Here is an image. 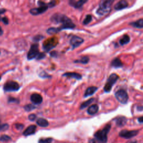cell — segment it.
<instances>
[{
    "label": "cell",
    "instance_id": "ee69618b",
    "mask_svg": "<svg viewBox=\"0 0 143 143\" xmlns=\"http://www.w3.org/2000/svg\"><path fill=\"white\" fill-rule=\"evenodd\" d=\"M130 143H137V142L136 141H132V142H131Z\"/></svg>",
    "mask_w": 143,
    "mask_h": 143
},
{
    "label": "cell",
    "instance_id": "f546056e",
    "mask_svg": "<svg viewBox=\"0 0 143 143\" xmlns=\"http://www.w3.org/2000/svg\"><path fill=\"white\" fill-rule=\"evenodd\" d=\"M11 140V137L7 135H3L0 137V141L2 142H7Z\"/></svg>",
    "mask_w": 143,
    "mask_h": 143
},
{
    "label": "cell",
    "instance_id": "3957f363",
    "mask_svg": "<svg viewBox=\"0 0 143 143\" xmlns=\"http://www.w3.org/2000/svg\"><path fill=\"white\" fill-rule=\"evenodd\" d=\"M110 124H107L105 128L100 130H98L94 134V137L99 143H106L107 141V134H109L111 129Z\"/></svg>",
    "mask_w": 143,
    "mask_h": 143
},
{
    "label": "cell",
    "instance_id": "44dd1931",
    "mask_svg": "<svg viewBox=\"0 0 143 143\" xmlns=\"http://www.w3.org/2000/svg\"><path fill=\"white\" fill-rule=\"evenodd\" d=\"M129 24L132 26L134 27H135V28H138V29H142L143 27V19H140L138 20L132 22L130 23Z\"/></svg>",
    "mask_w": 143,
    "mask_h": 143
},
{
    "label": "cell",
    "instance_id": "6da1fadb",
    "mask_svg": "<svg viewBox=\"0 0 143 143\" xmlns=\"http://www.w3.org/2000/svg\"><path fill=\"white\" fill-rule=\"evenodd\" d=\"M50 21L54 23H61L62 25L58 27H50L49 32L51 35H54L62 30L73 29L75 27V25L72 20L67 17L66 15L62 14H55L51 16Z\"/></svg>",
    "mask_w": 143,
    "mask_h": 143
},
{
    "label": "cell",
    "instance_id": "30bf717a",
    "mask_svg": "<svg viewBox=\"0 0 143 143\" xmlns=\"http://www.w3.org/2000/svg\"><path fill=\"white\" fill-rule=\"evenodd\" d=\"M83 43H84V39L78 36H73L70 40V44L72 46V49L78 47Z\"/></svg>",
    "mask_w": 143,
    "mask_h": 143
},
{
    "label": "cell",
    "instance_id": "f35d334b",
    "mask_svg": "<svg viewBox=\"0 0 143 143\" xmlns=\"http://www.w3.org/2000/svg\"><path fill=\"white\" fill-rule=\"evenodd\" d=\"M2 21H3V22L5 23L6 25H7L8 23H9V19H7V17H4L2 19Z\"/></svg>",
    "mask_w": 143,
    "mask_h": 143
},
{
    "label": "cell",
    "instance_id": "1f68e13d",
    "mask_svg": "<svg viewBox=\"0 0 143 143\" xmlns=\"http://www.w3.org/2000/svg\"><path fill=\"white\" fill-rule=\"evenodd\" d=\"M9 125L7 124H0V131H6L9 129Z\"/></svg>",
    "mask_w": 143,
    "mask_h": 143
},
{
    "label": "cell",
    "instance_id": "277c9868",
    "mask_svg": "<svg viewBox=\"0 0 143 143\" xmlns=\"http://www.w3.org/2000/svg\"><path fill=\"white\" fill-rule=\"evenodd\" d=\"M119 76L116 73L111 74L107 80V82L104 86V91L106 93H109L111 92L114 85L116 83Z\"/></svg>",
    "mask_w": 143,
    "mask_h": 143
},
{
    "label": "cell",
    "instance_id": "7bdbcfd3",
    "mask_svg": "<svg viewBox=\"0 0 143 143\" xmlns=\"http://www.w3.org/2000/svg\"><path fill=\"white\" fill-rule=\"evenodd\" d=\"M3 30L2 29L1 27L0 26V36L2 35L3 34Z\"/></svg>",
    "mask_w": 143,
    "mask_h": 143
},
{
    "label": "cell",
    "instance_id": "d6986e66",
    "mask_svg": "<svg viewBox=\"0 0 143 143\" xmlns=\"http://www.w3.org/2000/svg\"><path fill=\"white\" fill-rule=\"evenodd\" d=\"M111 66L115 68H122L123 67V63L120 59L118 58H115L111 62Z\"/></svg>",
    "mask_w": 143,
    "mask_h": 143
},
{
    "label": "cell",
    "instance_id": "8fae6325",
    "mask_svg": "<svg viewBox=\"0 0 143 143\" xmlns=\"http://www.w3.org/2000/svg\"><path fill=\"white\" fill-rule=\"evenodd\" d=\"M47 9H48V7L47 6V3L45 5L39 6L38 8H33V9H31L30 10V13L34 16H37L40 14H41L44 13L46 12Z\"/></svg>",
    "mask_w": 143,
    "mask_h": 143
},
{
    "label": "cell",
    "instance_id": "7a4b0ae2",
    "mask_svg": "<svg viewBox=\"0 0 143 143\" xmlns=\"http://www.w3.org/2000/svg\"><path fill=\"white\" fill-rule=\"evenodd\" d=\"M114 1L111 0H106V1H101L99 7L96 11L97 15L100 16H104L108 14L111 11V6H112Z\"/></svg>",
    "mask_w": 143,
    "mask_h": 143
},
{
    "label": "cell",
    "instance_id": "60d3db41",
    "mask_svg": "<svg viewBox=\"0 0 143 143\" xmlns=\"http://www.w3.org/2000/svg\"><path fill=\"white\" fill-rule=\"evenodd\" d=\"M6 10L4 9H0V15L3 14L4 13H5Z\"/></svg>",
    "mask_w": 143,
    "mask_h": 143
},
{
    "label": "cell",
    "instance_id": "7c38bea8",
    "mask_svg": "<svg viewBox=\"0 0 143 143\" xmlns=\"http://www.w3.org/2000/svg\"><path fill=\"white\" fill-rule=\"evenodd\" d=\"M87 2H88L87 0H79V1L70 0L69 1V4L70 6L73 7L75 9H80Z\"/></svg>",
    "mask_w": 143,
    "mask_h": 143
},
{
    "label": "cell",
    "instance_id": "4dcf8cb0",
    "mask_svg": "<svg viewBox=\"0 0 143 143\" xmlns=\"http://www.w3.org/2000/svg\"><path fill=\"white\" fill-rule=\"evenodd\" d=\"M44 38V37H43V35H38L35 36V37L33 38V41L35 42H38V41H40L41 40L43 39Z\"/></svg>",
    "mask_w": 143,
    "mask_h": 143
},
{
    "label": "cell",
    "instance_id": "cb8c5ba5",
    "mask_svg": "<svg viewBox=\"0 0 143 143\" xmlns=\"http://www.w3.org/2000/svg\"><path fill=\"white\" fill-rule=\"evenodd\" d=\"M94 98H90L89 100H88L87 101L83 102L80 106V109L83 110L85 108H86V107H88L94 101Z\"/></svg>",
    "mask_w": 143,
    "mask_h": 143
},
{
    "label": "cell",
    "instance_id": "e575fe53",
    "mask_svg": "<svg viewBox=\"0 0 143 143\" xmlns=\"http://www.w3.org/2000/svg\"><path fill=\"white\" fill-rule=\"evenodd\" d=\"M55 5H56V1H50L48 3H47V7H48V8L49 7L52 8V7H54L55 6Z\"/></svg>",
    "mask_w": 143,
    "mask_h": 143
},
{
    "label": "cell",
    "instance_id": "4fadbf2b",
    "mask_svg": "<svg viewBox=\"0 0 143 143\" xmlns=\"http://www.w3.org/2000/svg\"><path fill=\"white\" fill-rule=\"evenodd\" d=\"M30 100L34 104L39 105L41 104L43 99L41 94L39 93H33L31 95Z\"/></svg>",
    "mask_w": 143,
    "mask_h": 143
},
{
    "label": "cell",
    "instance_id": "ffe728a7",
    "mask_svg": "<svg viewBox=\"0 0 143 143\" xmlns=\"http://www.w3.org/2000/svg\"><path fill=\"white\" fill-rule=\"evenodd\" d=\"M99 107L97 104H94L90 106L87 109V113L90 115H94L98 111Z\"/></svg>",
    "mask_w": 143,
    "mask_h": 143
},
{
    "label": "cell",
    "instance_id": "836d02e7",
    "mask_svg": "<svg viewBox=\"0 0 143 143\" xmlns=\"http://www.w3.org/2000/svg\"><path fill=\"white\" fill-rule=\"evenodd\" d=\"M28 118H29V120L30 121H34V120H35V119L37 118V115L34 114H31L29 115Z\"/></svg>",
    "mask_w": 143,
    "mask_h": 143
},
{
    "label": "cell",
    "instance_id": "ba28073f",
    "mask_svg": "<svg viewBox=\"0 0 143 143\" xmlns=\"http://www.w3.org/2000/svg\"><path fill=\"white\" fill-rule=\"evenodd\" d=\"M39 53V44H34L31 45L30 50L27 55V58L29 61L32 60V59L37 57Z\"/></svg>",
    "mask_w": 143,
    "mask_h": 143
},
{
    "label": "cell",
    "instance_id": "9a60e30c",
    "mask_svg": "<svg viewBox=\"0 0 143 143\" xmlns=\"http://www.w3.org/2000/svg\"><path fill=\"white\" fill-rule=\"evenodd\" d=\"M37 126L35 125H31L26 129V130L23 132V135L25 136L31 135L35 133L37 130Z\"/></svg>",
    "mask_w": 143,
    "mask_h": 143
},
{
    "label": "cell",
    "instance_id": "2e32d148",
    "mask_svg": "<svg viewBox=\"0 0 143 143\" xmlns=\"http://www.w3.org/2000/svg\"><path fill=\"white\" fill-rule=\"evenodd\" d=\"M63 77H66L70 78H74L77 80H81L82 78V75L75 72H66L62 75Z\"/></svg>",
    "mask_w": 143,
    "mask_h": 143
},
{
    "label": "cell",
    "instance_id": "ab89813d",
    "mask_svg": "<svg viewBox=\"0 0 143 143\" xmlns=\"http://www.w3.org/2000/svg\"><path fill=\"white\" fill-rule=\"evenodd\" d=\"M138 122L140 123V124H142V123L143 122V117L142 116L139 117L138 118Z\"/></svg>",
    "mask_w": 143,
    "mask_h": 143
},
{
    "label": "cell",
    "instance_id": "9c48e42d",
    "mask_svg": "<svg viewBox=\"0 0 143 143\" xmlns=\"http://www.w3.org/2000/svg\"><path fill=\"white\" fill-rule=\"evenodd\" d=\"M139 133L138 130H122L119 133V136L121 138L129 139L134 136H136Z\"/></svg>",
    "mask_w": 143,
    "mask_h": 143
},
{
    "label": "cell",
    "instance_id": "d4e9b609",
    "mask_svg": "<svg viewBox=\"0 0 143 143\" xmlns=\"http://www.w3.org/2000/svg\"><path fill=\"white\" fill-rule=\"evenodd\" d=\"M90 61V58L87 57L85 56L82 57L80 59H78V60H75L74 61V63H81V64H88Z\"/></svg>",
    "mask_w": 143,
    "mask_h": 143
},
{
    "label": "cell",
    "instance_id": "83f0119b",
    "mask_svg": "<svg viewBox=\"0 0 143 143\" xmlns=\"http://www.w3.org/2000/svg\"><path fill=\"white\" fill-rule=\"evenodd\" d=\"M53 141V139L51 138H42L39 139V143H51Z\"/></svg>",
    "mask_w": 143,
    "mask_h": 143
},
{
    "label": "cell",
    "instance_id": "5bb4252c",
    "mask_svg": "<svg viewBox=\"0 0 143 143\" xmlns=\"http://www.w3.org/2000/svg\"><path fill=\"white\" fill-rule=\"evenodd\" d=\"M129 6L128 2L124 1V0H122V1H118L116 5L114 6V9L116 11H120L123 9H125L127 8Z\"/></svg>",
    "mask_w": 143,
    "mask_h": 143
},
{
    "label": "cell",
    "instance_id": "e0dca14e",
    "mask_svg": "<svg viewBox=\"0 0 143 143\" xmlns=\"http://www.w3.org/2000/svg\"><path fill=\"white\" fill-rule=\"evenodd\" d=\"M98 90V87H95V86H91L87 88L86 92L84 94V97L87 98L88 97H90L91 96H92V95L96 92Z\"/></svg>",
    "mask_w": 143,
    "mask_h": 143
},
{
    "label": "cell",
    "instance_id": "ac0fdd59",
    "mask_svg": "<svg viewBox=\"0 0 143 143\" xmlns=\"http://www.w3.org/2000/svg\"><path fill=\"white\" fill-rule=\"evenodd\" d=\"M116 124L117 126L121 127L125 125L127 122V118L125 116H119L115 118Z\"/></svg>",
    "mask_w": 143,
    "mask_h": 143
},
{
    "label": "cell",
    "instance_id": "d6a6232c",
    "mask_svg": "<svg viewBox=\"0 0 143 143\" xmlns=\"http://www.w3.org/2000/svg\"><path fill=\"white\" fill-rule=\"evenodd\" d=\"M45 57H46V54L45 53H39V54H38L37 57L36 58H37V60H41V59H44L45 58Z\"/></svg>",
    "mask_w": 143,
    "mask_h": 143
},
{
    "label": "cell",
    "instance_id": "484cf974",
    "mask_svg": "<svg viewBox=\"0 0 143 143\" xmlns=\"http://www.w3.org/2000/svg\"><path fill=\"white\" fill-rule=\"evenodd\" d=\"M92 21V16L91 15H87L84 20L83 21V24L87 25Z\"/></svg>",
    "mask_w": 143,
    "mask_h": 143
},
{
    "label": "cell",
    "instance_id": "8d00e7d4",
    "mask_svg": "<svg viewBox=\"0 0 143 143\" xmlns=\"http://www.w3.org/2000/svg\"><path fill=\"white\" fill-rule=\"evenodd\" d=\"M50 57H51L57 58L58 55V53L57 51H51V52H50Z\"/></svg>",
    "mask_w": 143,
    "mask_h": 143
},
{
    "label": "cell",
    "instance_id": "d590c367",
    "mask_svg": "<svg viewBox=\"0 0 143 143\" xmlns=\"http://www.w3.org/2000/svg\"><path fill=\"white\" fill-rule=\"evenodd\" d=\"M9 102H15V103H17V104H19L20 101H19V100H18V99H17V98H13V97H10L9 99Z\"/></svg>",
    "mask_w": 143,
    "mask_h": 143
},
{
    "label": "cell",
    "instance_id": "bcb514c9",
    "mask_svg": "<svg viewBox=\"0 0 143 143\" xmlns=\"http://www.w3.org/2000/svg\"><path fill=\"white\" fill-rule=\"evenodd\" d=\"M0 53H1V52H0Z\"/></svg>",
    "mask_w": 143,
    "mask_h": 143
},
{
    "label": "cell",
    "instance_id": "74e56055",
    "mask_svg": "<svg viewBox=\"0 0 143 143\" xmlns=\"http://www.w3.org/2000/svg\"><path fill=\"white\" fill-rule=\"evenodd\" d=\"M15 127H16V128L17 130H21L23 128L24 126H23V125L21 124H15Z\"/></svg>",
    "mask_w": 143,
    "mask_h": 143
},
{
    "label": "cell",
    "instance_id": "7402d4cb",
    "mask_svg": "<svg viewBox=\"0 0 143 143\" xmlns=\"http://www.w3.org/2000/svg\"><path fill=\"white\" fill-rule=\"evenodd\" d=\"M37 124L40 127L46 128L49 126V122L46 119L44 118H39L37 121Z\"/></svg>",
    "mask_w": 143,
    "mask_h": 143
},
{
    "label": "cell",
    "instance_id": "5b68a950",
    "mask_svg": "<svg viewBox=\"0 0 143 143\" xmlns=\"http://www.w3.org/2000/svg\"><path fill=\"white\" fill-rule=\"evenodd\" d=\"M115 97L117 101L122 104H126L129 100V96L126 91L124 90H119L115 93Z\"/></svg>",
    "mask_w": 143,
    "mask_h": 143
},
{
    "label": "cell",
    "instance_id": "603a6c76",
    "mask_svg": "<svg viewBox=\"0 0 143 143\" xmlns=\"http://www.w3.org/2000/svg\"><path fill=\"white\" fill-rule=\"evenodd\" d=\"M130 38L129 36L128 35H124L122 36V37L120 39V41H119V43H120V45H126L130 42Z\"/></svg>",
    "mask_w": 143,
    "mask_h": 143
},
{
    "label": "cell",
    "instance_id": "4316f807",
    "mask_svg": "<svg viewBox=\"0 0 143 143\" xmlns=\"http://www.w3.org/2000/svg\"><path fill=\"white\" fill-rule=\"evenodd\" d=\"M23 108H24L25 110L27 111V112H30V111L35 110L37 107L33 104H27L23 107Z\"/></svg>",
    "mask_w": 143,
    "mask_h": 143
},
{
    "label": "cell",
    "instance_id": "52a82bcc",
    "mask_svg": "<svg viewBox=\"0 0 143 143\" xmlns=\"http://www.w3.org/2000/svg\"><path fill=\"white\" fill-rule=\"evenodd\" d=\"M58 40L54 38L47 40L44 43H43V49L46 52H49V51L53 49L54 47L56 46L58 44Z\"/></svg>",
    "mask_w": 143,
    "mask_h": 143
},
{
    "label": "cell",
    "instance_id": "f6af8a7d",
    "mask_svg": "<svg viewBox=\"0 0 143 143\" xmlns=\"http://www.w3.org/2000/svg\"><path fill=\"white\" fill-rule=\"evenodd\" d=\"M1 76H0V80H1Z\"/></svg>",
    "mask_w": 143,
    "mask_h": 143
},
{
    "label": "cell",
    "instance_id": "f1b7e54d",
    "mask_svg": "<svg viewBox=\"0 0 143 143\" xmlns=\"http://www.w3.org/2000/svg\"><path fill=\"white\" fill-rule=\"evenodd\" d=\"M39 76L42 78H51V75L47 74L46 72L43 71L41 73H40Z\"/></svg>",
    "mask_w": 143,
    "mask_h": 143
},
{
    "label": "cell",
    "instance_id": "8992f818",
    "mask_svg": "<svg viewBox=\"0 0 143 143\" xmlns=\"http://www.w3.org/2000/svg\"><path fill=\"white\" fill-rule=\"evenodd\" d=\"M20 87L19 83L15 81H9L4 85L3 89L6 92H14L18 91Z\"/></svg>",
    "mask_w": 143,
    "mask_h": 143
},
{
    "label": "cell",
    "instance_id": "b9f144b4",
    "mask_svg": "<svg viewBox=\"0 0 143 143\" xmlns=\"http://www.w3.org/2000/svg\"><path fill=\"white\" fill-rule=\"evenodd\" d=\"M137 110L139 111H142V106H138L137 107Z\"/></svg>",
    "mask_w": 143,
    "mask_h": 143
}]
</instances>
